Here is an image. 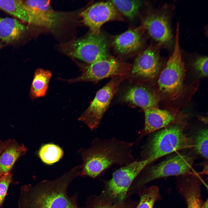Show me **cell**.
Returning <instances> with one entry per match:
<instances>
[{
  "label": "cell",
  "mask_w": 208,
  "mask_h": 208,
  "mask_svg": "<svg viewBox=\"0 0 208 208\" xmlns=\"http://www.w3.org/2000/svg\"><path fill=\"white\" fill-rule=\"evenodd\" d=\"M135 142L95 138L89 148L78 151L83 161L81 175L94 178L114 165L123 166L136 161L132 153Z\"/></svg>",
  "instance_id": "1"
},
{
  "label": "cell",
  "mask_w": 208,
  "mask_h": 208,
  "mask_svg": "<svg viewBox=\"0 0 208 208\" xmlns=\"http://www.w3.org/2000/svg\"><path fill=\"white\" fill-rule=\"evenodd\" d=\"M81 170L80 165L56 179L23 186L19 208H79L75 199L68 196L67 190L72 181L81 175Z\"/></svg>",
  "instance_id": "2"
},
{
  "label": "cell",
  "mask_w": 208,
  "mask_h": 208,
  "mask_svg": "<svg viewBox=\"0 0 208 208\" xmlns=\"http://www.w3.org/2000/svg\"><path fill=\"white\" fill-rule=\"evenodd\" d=\"M193 146L192 139L184 132V127L177 124L168 126L154 134L141 152L143 159L149 164L161 157Z\"/></svg>",
  "instance_id": "3"
},
{
  "label": "cell",
  "mask_w": 208,
  "mask_h": 208,
  "mask_svg": "<svg viewBox=\"0 0 208 208\" xmlns=\"http://www.w3.org/2000/svg\"><path fill=\"white\" fill-rule=\"evenodd\" d=\"M179 25L177 23L173 52L161 73L157 81L159 91L172 99L177 98L181 93L185 72L179 42Z\"/></svg>",
  "instance_id": "4"
},
{
  "label": "cell",
  "mask_w": 208,
  "mask_h": 208,
  "mask_svg": "<svg viewBox=\"0 0 208 208\" xmlns=\"http://www.w3.org/2000/svg\"><path fill=\"white\" fill-rule=\"evenodd\" d=\"M60 47L67 55L88 64L109 57L107 41L101 33H91L85 37L63 43Z\"/></svg>",
  "instance_id": "5"
},
{
  "label": "cell",
  "mask_w": 208,
  "mask_h": 208,
  "mask_svg": "<svg viewBox=\"0 0 208 208\" xmlns=\"http://www.w3.org/2000/svg\"><path fill=\"white\" fill-rule=\"evenodd\" d=\"M126 77L122 76L112 77L109 82L97 92L90 105L79 117L78 120L84 123L91 130L96 129L120 84Z\"/></svg>",
  "instance_id": "6"
},
{
  "label": "cell",
  "mask_w": 208,
  "mask_h": 208,
  "mask_svg": "<svg viewBox=\"0 0 208 208\" xmlns=\"http://www.w3.org/2000/svg\"><path fill=\"white\" fill-rule=\"evenodd\" d=\"M130 68L116 59L109 57L83 66L82 73L79 77L63 80L69 83L80 81L97 82L110 77H127Z\"/></svg>",
  "instance_id": "7"
},
{
  "label": "cell",
  "mask_w": 208,
  "mask_h": 208,
  "mask_svg": "<svg viewBox=\"0 0 208 208\" xmlns=\"http://www.w3.org/2000/svg\"><path fill=\"white\" fill-rule=\"evenodd\" d=\"M149 164L147 160L136 161L123 166L113 174L107 183V191L112 198L122 202L134 179Z\"/></svg>",
  "instance_id": "8"
},
{
  "label": "cell",
  "mask_w": 208,
  "mask_h": 208,
  "mask_svg": "<svg viewBox=\"0 0 208 208\" xmlns=\"http://www.w3.org/2000/svg\"><path fill=\"white\" fill-rule=\"evenodd\" d=\"M23 2L29 24L51 29L59 27L67 17L66 14L54 11L49 0H27Z\"/></svg>",
  "instance_id": "9"
},
{
  "label": "cell",
  "mask_w": 208,
  "mask_h": 208,
  "mask_svg": "<svg viewBox=\"0 0 208 208\" xmlns=\"http://www.w3.org/2000/svg\"><path fill=\"white\" fill-rule=\"evenodd\" d=\"M193 161L191 157L184 155H178L171 157L148 168L140 185L160 178L191 173Z\"/></svg>",
  "instance_id": "10"
},
{
  "label": "cell",
  "mask_w": 208,
  "mask_h": 208,
  "mask_svg": "<svg viewBox=\"0 0 208 208\" xmlns=\"http://www.w3.org/2000/svg\"><path fill=\"white\" fill-rule=\"evenodd\" d=\"M161 64L158 47L150 46L136 57L127 76L135 80L153 79L158 73Z\"/></svg>",
  "instance_id": "11"
},
{
  "label": "cell",
  "mask_w": 208,
  "mask_h": 208,
  "mask_svg": "<svg viewBox=\"0 0 208 208\" xmlns=\"http://www.w3.org/2000/svg\"><path fill=\"white\" fill-rule=\"evenodd\" d=\"M80 15L83 23L96 34L101 33V27L105 23L122 19L110 1L95 3L81 12Z\"/></svg>",
  "instance_id": "12"
},
{
  "label": "cell",
  "mask_w": 208,
  "mask_h": 208,
  "mask_svg": "<svg viewBox=\"0 0 208 208\" xmlns=\"http://www.w3.org/2000/svg\"><path fill=\"white\" fill-rule=\"evenodd\" d=\"M142 23L149 36L159 44H169L171 41L169 18L166 13L157 11L150 13L142 18Z\"/></svg>",
  "instance_id": "13"
},
{
  "label": "cell",
  "mask_w": 208,
  "mask_h": 208,
  "mask_svg": "<svg viewBox=\"0 0 208 208\" xmlns=\"http://www.w3.org/2000/svg\"><path fill=\"white\" fill-rule=\"evenodd\" d=\"M177 181V188L184 198L187 208H208V199L204 201L201 197V180L191 173L181 176Z\"/></svg>",
  "instance_id": "14"
},
{
  "label": "cell",
  "mask_w": 208,
  "mask_h": 208,
  "mask_svg": "<svg viewBox=\"0 0 208 208\" xmlns=\"http://www.w3.org/2000/svg\"><path fill=\"white\" fill-rule=\"evenodd\" d=\"M122 99L125 103L142 108L143 110L157 107L159 99L157 95L146 86L139 85L126 90Z\"/></svg>",
  "instance_id": "15"
},
{
  "label": "cell",
  "mask_w": 208,
  "mask_h": 208,
  "mask_svg": "<svg viewBox=\"0 0 208 208\" xmlns=\"http://www.w3.org/2000/svg\"><path fill=\"white\" fill-rule=\"evenodd\" d=\"M145 122L144 128L138 140L145 135L157 130L166 127L172 124L175 120L174 116L167 110L157 107L144 110Z\"/></svg>",
  "instance_id": "16"
},
{
  "label": "cell",
  "mask_w": 208,
  "mask_h": 208,
  "mask_svg": "<svg viewBox=\"0 0 208 208\" xmlns=\"http://www.w3.org/2000/svg\"><path fill=\"white\" fill-rule=\"evenodd\" d=\"M142 43L141 33L139 28H136L128 29L116 36L112 44L119 54L127 55L138 50Z\"/></svg>",
  "instance_id": "17"
},
{
  "label": "cell",
  "mask_w": 208,
  "mask_h": 208,
  "mask_svg": "<svg viewBox=\"0 0 208 208\" xmlns=\"http://www.w3.org/2000/svg\"><path fill=\"white\" fill-rule=\"evenodd\" d=\"M28 31L27 26L16 19L0 17V38L7 44L18 42Z\"/></svg>",
  "instance_id": "18"
},
{
  "label": "cell",
  "mask_w": 208,
  "mask_h": 208,
  "mask_svg": "<svg viewBox=\"0 0 208 208\" xmlns=\"http://www.w3.org/2000/svg\"><path fill=\"white\" fill-rule=\"evenodd\" d=\"M23 144L10 140L0 155V176L10 172L16 161L27 151Z\"/></svg>",
  "instance_id": "19"
},
{
  "label": "cell",
  "mask_w": 208,
  "mask_h": 208,
  "mask_svg": "<svg viewBox=\"0 0 208 208\" xmlns=\"http://www.w3.org/2000/svg\"><path fill=\"white\" fill-rule=\"evenodd\" d=\"M52 76V73L49 70L39 68L36 70L30 89V95L33 99L45 95Z\"/></svg>",
  "instance_id": "20"
},
{
  "label": "cell",
  "mask_w": 208,
  "mask_h": 208,
  "mask_svg": "<svg viewBox=\"0 0 208 208\" xmlns=\"http://www.w3.org/2000/svg\"><path fill=\"white\" fill-rule=\"evenodd\" d=\"M0 9L23 22L29 23V18L23 0H0Z\"/></svg>",
  "instance_id": "21"
},
{
  "label": "cell",
  "mask_w": 208,
  "mask_h": 208,
  "mask_svg": "<svg viewBox=\"0 0 208 208\" xmlns=\"http://www.w3.org/2000/svg\"><path fill=\"white\" fill-rule=\"evenodd\" d=\"M110 1L118 12L130 20L136 16L142 4L139 0Z\"/></svg>",
  "instance_id": "22"
},
{
  "label": "cell",
  "mask_w": 208,
  "mask_h": 208,
  "mask_svg": "<svg viewBox=\"0 0 208 208\" xmlns=\"http://www.w3.org/2000/svg\"><path fill=\"white\" fill-rule=\"evenodd\" d=\"M62 150L59 146L53 144H45L40 149L38 155L42 162L51 165L58 161L62 157Z\"/></svg>",
  "instance_id": "23"
},
{
  "label": "cell",
  "mask_w": 208,
  "mask_h": 208,
  "mask_svg": "<svg viewBox=\"0 0 208 208\" xmlns=\"http://www.w3.org/2000/svg\"><path fill=\"white\" fill-rule=\"evenodd\" d=\"M160 194L159 187L152 185L141 194L140 200L136 208H153L156 202L159 199Z\"/></svg>",
  "instance_id": "24"
},
{
  "label": "cell",
  "mask_w": 208,
  "mask_h": 208,
  "mask_svg": "<svg viewBox=\"0 0 208 208\" xmlns=\"http://www.w3.org/2000/svg\"><path fill=\"white\" fill-rule=\"evenodd\" d=\"M208 129H203L198 132L194 146L198 153L204 158H208Z\"/></svg>",
  "instance_id": "25"
},
{
  "label": "cell",
  "mask_w": 208,
  "mask_h": 208,
  "mask_svg": "<svg viewBox=\"0 0 208 208\" xmlns=\"http://www.w3.org/2000/svg\"><path fill=\"white\" fill-rule=\"evenodd\" d=\"M12 175L10 172L0 176V208L4 200L9 186L12 181Z\"/></svg>",
  "instance_id": "26"
},
{
  "label": "cell",
  "mask_w": 208,
  "mask_h": 208,
  "mask_svg": "<svg viewBox=\"0 0 208 208\" xmlns=\"http://www.w3.org/2000/svg\"><path fill=\"white\" fill-rule=\"evenodd\" d=\"M194 67L196 71L202 77L208 76V57L202 56L197 58L195 61Z\"/></svg>",
  "instance_id": "27"
},
{
  "label": "cell",
  "mask_w": 208,
  "mask_h": 208,
  "mask_svg": "<svg viewBox=\"0 0 208 208\" xmlns=\"http://www.w3.org/2000/svg\"><path fill=\"white\" fill-rule=\"evenodd\" d=\"M120 202L115 204L101 203L93 208H130L127 204Z\"/></svg>",
  "instance_id": "28"
},
{
  "label": "cell",
  "mask_w": 208,
  "mask_h": 208,
  "mask_svg": "<svg viewBox=\"0 0 208 208\" xmlns=\"http://www.w3.org/2000/svg\"><path fill=\"white\" fill-rule=\"evenodd\" d=\"M10 140V139H8L5 141H2L0 140V155L2 151L8 143Z\"/></svg>",
  "instance_id": "29"
},
{
  "label": "cell",
  "mask_w": 208,
  "mask_h": 208,
  "mask_svg": "<svg viewBox=\"0 0 208 208\" xmlns=\"http://www.w3.org/2000/svg\"><path fill=\"white\" fill-rule=\"evenodd\" d=\"M2 47V45L1 44V43H0V49Z\"/></svg>",
  "instance_id": "30"
}]
</instances>
